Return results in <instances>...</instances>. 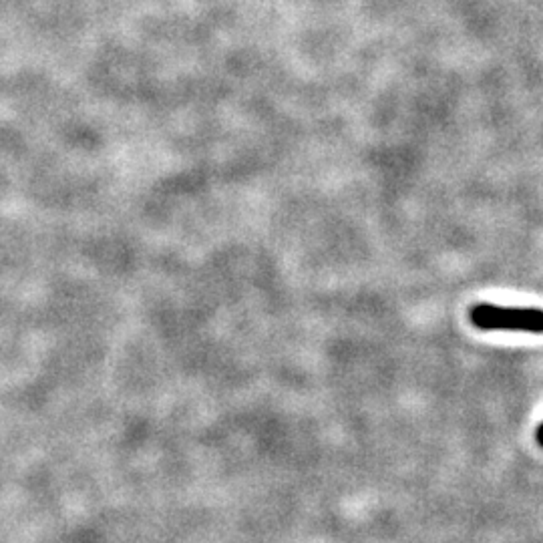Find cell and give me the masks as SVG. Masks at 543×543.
<instances>
[{
	"mask_svg": "<svg viewBox=\"0 0 543 543\" xmlns=\"http://www.w3.org/2000/svg\"><path fill=\"white\" fill-rule=\"evenodd\" d=\"M469 318L481 330H521L543 334V310L539 308H503L497 304H477Z\"/></svg>",
	"mask_w": 543,
	"mask_h": 543,
	"instance_id": "6da1fadb",
	"label": "cell"
},
{
	"mask_svg": "<svg viewBox=\"0 0 543 543\" xmlns=\"http://www.w3.org/2000/svg\"><path fill=\"white\" fill-rule=\"evenodd\" d=\"M535 435H537V443L543 447V425L537 429V433H535Z\"/></svg>",
	"mask_w": 543,
	"mask_h": 543,
	"instance_id": "7a4b0ae2",
	"label": "cell"
}]
</instances>
